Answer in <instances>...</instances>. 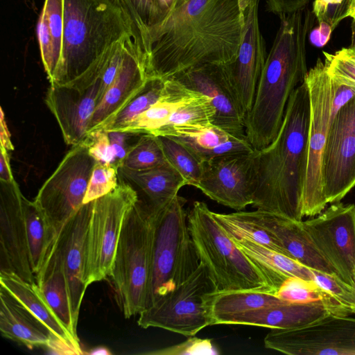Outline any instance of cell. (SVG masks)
Instances as JSON below:
<instances>
[{
  "mask_svg": "<svg viewBox=\"0 0 355 355\" xmlns=\"http://www.w3.org/2000/svg\"><path fill=\"white\" fill-rule=\"evenodd\" d=\"M118 171L119 177L138 187L153 207L166 205L178 195L182 187L187 185L183 176L168 162L143 171L123 167Z\"/></svg>",
  "mask_w": 355,
  "mask_h": 355,
  "instance_id": "28",
  "label": "cell"
},
{
  "mask_svg": "<svg viewBox=\"0 0 355 355\" xmlns=\"http://www.w3.org/2000/svg\"><path fill=\"white\" fill-rule=\"evenodd\" d=\"M99 78L83 92L68 86L50 85L45 103L56 119L64 142L71 146L85 139L99 90Z\"/></svg>",
  "mask_w": 355,
  "mask_h": 355,
  "instance_id": "19",
  "label": "cell"
},
{
  "mask_svg": "<svg viewBox=\"0 0 355 355\" xmlns=\"http://www.w3.org/2000/svg\"><path fill=\"white\" fill-rule=\"evenodd\" d=\"M96 162L84 141L72 146L39 189L33 202L55 242L64 225L83 205Z\"/></svg>",
  "mask_w": 355,
  "mask_h": 355,
  "instance_id": "9",
  "label": "cell"
},
{
  "mask_svg": "<svg viewBox=\"0 0 355 355\" xmlns=\"http://www.w3.org/2000/svg\"><path fill=\"white\" fill-rule=\"evenodd\" d=\"M305 80L310 97L308 163L303 193V216L313 217L328 204L323 187L322 156L331 121L332 82L319 58Z\"/></svg>",
  "mask_w": 355,
  "mask_h": 355,
  "instance_id": "10",
  "label": "cell"
},
{
  "mask_svg": "<svg viewBox=\"0 0 355 355\" xmlns=\"http://www.w3.org/2000/svg\"><path fill=\"white\" fill-rule=\"evenodd\" d=\"M168 162L157 136L140 135L128 151L121 167L143 171Z\"/></svg>",
  "mask_w": 355,
  "mask_h": 355,
  "instance_id": "37",
  "label": "cell"
},
{
  "mask_svg": "<svg viewBox=\"0 0 355 355\" xmlns=\"http://www.w3.org/2000/svg\"><path fill=\"white\" fill-rule=\"evenodd\" d=\"M84 142L87 146L89 154L96 162L104 164H114L115 155L107 132L103 130L90 132Z\"/></svg>",
  "mask_w": 355,
  "mask_h": 355,
  "instance_id": "45",
  "label": "cell"
},
{
  "mask_svg": "<svg viewBox=\"0 0 355 355\" xmlns=\"http://www.w3.org/2000/svg\"><path fill=\"white\" fill-rule=\"evenodd\" d=\"M255 213L260 223L277 239L287 256L311 269L336 275L315 245L304 227L302 220H292L259 209H256Z\"/></svg>",
  "mask_w": 355,
  "mask_h": 355,
  "instance_id": "23",
  "label": "cell"
},
{
  "mask_svg": "<svg viewBox=\"0 0 355 355\" xmlns=\"http://www.w3.org/2000/svg\"><path fill=\"white\" fill-rule=\"evenodd\" d=\"M275 294L279 298L288 302H322L332 314H350L330 293L313 281L296 277H288L282 284Z\"/></svg>",
  "mask_w": 355,
  "mask_h": 355,
  "instance_id": "34",
  "label": "cell"
},
{
  "mask_svg": "<svg viewBox=\"0 0 355 355\" xmlns=\"http://www.w3.org/2000/svg\"><path fill=\"white\" fill-rule=\"evenodd\" d=\"M0 271L35 282L29 259L23 197L18 184L0 182Z\"/></svg>",
  "mask_w": 355,
  "mask_h": 355,
  "instance_id": "17",
  "label": "cell"
},
{
  "mask_svg": "<svg viewBox=\"0 0 355 355\" xmlns=\"http://www.w3.org/2000/svg\"><path fill=\"white\" fill-rule=\"evenodd\" d=\"M119 178L112 191L93 201L86 241L87 286L110 277L125 218L139 200L133 187Z\"/></svg>",
  "mask_w": 355,
  "mask_h": 355,
  "instance_id": "8",
  "label": "cell"
},
{
  "mask_svg": "<svg viewBox=\"0 0 355 355\" xmlns=\"http://www.w3.org/2000/svg\"><path fill=\"white\" fill-rule=\"evenodd\" d=\"M187 223L197 255L214 291L275 293L260 268L236 244L203 202L195 201Z\"/></svg>",
  "mask_w": 355,
  "mask_h": 355,
  "instance_id": "5",
  "label": "cell"
},
{
  "mask_svg": "<svg viewBox=\"0 0 355 355\" xmlns=\"http://www.w3.org/2000/svg\"><path fill=\"white\" fill-rule=\"evenodd\" d=\"M107 132L115 155V160L113 165L119 168L122 166L128 151L135 143L129 144L128 142L135 134L119 131Z\"/></svg>",
  "mask_w": 355,
  "mask_h": 355,
  "instance_id": "46",
  "label": "cell"
},
{
  "mask_svg": "<svg viewBox=\"0 0 355 355\" xmlns=\"http://www.w3.org/2000/svg\"><path fill=\"white\" fill-rule=\"evenodd\" d=\"M118 168L112 164L96 162L83 200V205L112 191L119 183Z\"/></svg>",
  "mask_w": 355,
  "mask_h": 355,
  "instance_id": "41",
  "label": "cell"
},
{
  "mask_svg": "<svg viewBox=\"0 0 355 355\" xmlns=\"http://www.w3.org/2000/svg\"><path fill=\"white\" fill-rule=\"evenodd\" d=\"M332 82V101L331 109V119L349 100L355 97V89L342 84Z\"/></svg>",
  "mask_w": 355,
  "mask_h": 355,
  "instance_id": "47",
  "label": "cell"
},
{
  "mask_svg": "<svg viewBox=\"0 0 355 355\" xmlns=\"http://www.w3.org/2000/svg\"><path fill=\"white\" fill-rule=\"evenodd\" d=\"M8 151L1 146L0 155V182H13L15 181L12 175Z\"/></svg>",
  "mask_w": 355,
  "mask_h": 355,
  "instance_id": "50",
  "label": "cell"
},
{
  "mask_svg": "<svg viewBox=\"0 0 355 355\" xmlns=\"http://www.w3.org/2000/svg\"><path fill=\"white\" fill-rule=\"evenodd\" d=\"M125 11L130 19L135 42L143 52L148 30L162 21V16L156 0H120Z\"/></svg>",
  "mask_w": 355,
  "mask_h": 355,
  "instance_id": "38",
  "label": "cell"
},
{
  "mask_svg": "<svg viewBox=\"0 0 355 355\" xmlns=\"http://www.w3.org/2000/svg\"><path fill=\"white\" fill-rule=\"evenodd\" d=\"M146 354L159 355L218 354V352L211 340L190 336L187 340L178 345Z\"/></svg>",
  "mask_w": 355,
  "mask_h": 355,
  "instance_id": "44",
  "label": "cell"
},
{
  "mask_svg": "<svg viewBox=\"0 0 355 355\" xmlns=\"http://www.w3.org/2000/svg\"><path fill=\"white\" fill-rule=\"evenodd\" d=\"M311 280L330 293L348 312L355 314V288L345 283L336 274L312 269Z\"/></svg>",
  "mask_w": 355,
  "mask_h": 355,
  "instance_id": "42",
  "label": "cell"
},
{
  "mask_svg": "<svg viewBox=\"0 0 355 355\" xmlns=\"http://www.w3.org/2000/svg\"><path fill=\"white\" fill-rule=\"evenodd\" d=\"M35 282L58 319L71 335L78 339L62 252L57 240L49 252L41 269L35 275Z\"/></svg>",
  "mask_w": 355,
  "mask_h": 355,
  "instance_id": "26",
  "label": "cell"
},
{
  "mask_svg": "<svg viewBox=\"0 0 355 355\" xmlns=\"http://www.w3.org/2000/svg\"><path fill=\"white\" fill-rule=\"evenodd\" d=\"M309 122V91L304 80L290 96L275 138L253 151L252 205L256 209L302 220Z\"/></svg>",
  "mask_w": 355,
  "mask_h": 355,
  "instance_id": "2",
  "label": "cell"
},
{
  "mask_svg": "<svg viewBox=\"0 0 355 355\" xmlns=\"http://www.w3.org/2000/svg\"><path fill=\"white\" fill-rule=\"evenodd\" d=\"M310 0H266L270 11L279 17L305 8Z\"/></svg>",
  "mask_w": 355,
  "mask_h": 355,
  "instance_id": "48",
  "label": "cell"
},
{
  "mask_svg": "<svg viewBox=\"0 0 355 355\" xmlns=\"http://www.w3.org/2000/svg\"><path fill=\"white\" fill-rule=\"evenodd\" d=\"M248 0H188L146 35L148 77L168 79L196 66L234 60Z\"/></svg>",
  "mask_w": 355,
  "mask_h": 355,
  "instance_id": "1",
  "label": "cell"
},
{
  "mask_svg": "<svg viewBox=\"0 0 355 355\" xmlns=\"http://www.w3.org/2000/svg\"><path fill=\"white\" fill-rule=\"evenodd\" d=\"M188 0H156V3L164 20L173 11L184 4Z\"/></svg>",
  "mask_w": 355,
  "mask_h": 355,
  "instance_id": "52",
  "label": "cell"
},
{
  "mask_svg": "<svg viewBox=\"0 0 355 355\" xmlns=\"http://www.w3.org/2000/svg\"><path fill=\"white\" fill-rule=\"evenodd\" d=\"M153 135L167 136L176 140L201 162L254 150L247 139L235 137L214 124L170 127L160 129Z\"/></svg>",
  "mask_w": 355,
  "mask_h": 355,
  "instance_id": "22",
  "label": "cell"
},
{
  "mask_svg": "<svg viewBox=\"0 0 355 355\" xmlns=\"http://www.w3.org/2000/svg\"><path fill=\"white\" fill-rule=\"evenodd\" d=\"M157 137L168 162L183 176L187 185L197 188L202 176V162L176 140L164 135Z\"/></svg>",
  "mask_w": 355,
  "mask_h": 355,
  "instance_id": "36",
  "label": "cell"
},
{
  "mask_svg": "<svg viewBox=\"0 0 355 355\" xmlns=\"http://www.w3.org/2000/svg\"><path fill=\"white\" fill-rule=\"evenodd\" d=\"M234 241L260 268L275 293L288 277L312 281V269L293 258L248 241Z\"/></svg>",
  "mask_w": 355,
  "mask_h": 355,
  "instance_id": "31",
  "label": "cell"
},
{
  "mask_svg": "<svg viewBox=\"0 0 355 355\" xmlns=\"http://www.w3.org/2000/svg\"><path fill=\"white\" fill-rule=\"evenodd\" d=\"M213 215L232 239L248 241L286 254L277 239L260 223L255 211L230 214L213 211Z\"/></svg>",
  "mask_w": 355,
  "mask_h": 355,
  "instance_id": "32",
  "label": "cell"
},
{
  "mask_svg": "<svg viewBox=\"0 0 355 355\" xmlns=\"http://www.w3.org/2000/svg\"><path fill=\"white\" fill-rule=\"evenodd\" d=\"M92 206L93 201L83 205L64 225L57 239L62 252L73 318L76 325L87 287L85 281L86 241Z\"/></svg>",
  "mask_w": 355,
  "mask_h": 355,
  "instance_id": "20",
  "label": "cell"
},
{
  "mask_svg": "<svg viewBox=\"0 0 355 355\" xmlns=\"http://www.w3.org/2000/svg\"><path fill=\"white\" fill-rule=\"evenodd\" d=\"M352 0H313V13L318 23L324 21L334 29L345 18L349 17Z\"/></svg>",
  "mask_w": 355,
  "mask_h": 355,
  "instance_id": "43",
  "label": "cell"
},
{
  "mask_svg": "<svg viewBox=\"0 0 355 355\" xmlns=\"http://www.w3.org/2000/svg\"><path fill=\"white\" fill-rule=\"evenodd\" d=\"M284 302L275 293L261 291H211L204 302L211 325L231 315L272 306Z\"/></svg>",
  "mask_w": 355,
  "mask_h": 355,
  "instance_id": "30",
  "label": "cell"
},
{
  "mask_svg": "<svg viewBox=\"0 0 355 355\" xmlns=\"http://www.w3.org/2000/svg\"><path fill=\"white\" fill-rule=\"evenodd\" d=\"M164 85V79L148 77L143 89L100 130L106 132L121 130L160 98Z\"/></svg>",
  "mask_w": 355,
  "mask_h": 355,
  "instance_id": "35",
  "label": "cell"
},
{
  "mask_svg": "<svg viewBox=\"0 0 355 355\" xmlns=\"http://www.w3.org/2000/svg\"><path fill=\"white\" fill-rule=\"evenodd\" d=\"M200 94L175 78L165 79L164 88L160 98L119 132L153 135L166 124L170 116L178 107Z\"/></svg>",
  "mask_w": 355,
  "mask_h": 355,
  "instance_id": "29",
  "label": "cell"
},
{
  "mask_svg": "<svg viewBox=\"0 0 355 355\" xmlns=\"http://www.w3.org/2000/svg\"><path fill=\"white\" fill-rule=\"evenodd\" d=\"M0 285L55 337L71 346L77 354L83 353L79 340L71 335L52 311L36 282H28L12 272L0 271Z\"/></svg>",
  "mask_w": 355,
  "mask_h": 355,
  "instance_id": "27",
  "label": "cell"
},
{
  "mask_svg": "<svg viewBox=\"0 0 355 355\" xmlns=\"http://www.w3.org/2000/svg\"><path fill=\"white\" fill-rule=\"evenodd\" d=\"M133 26L120 0H64L61 60L50 85L75 87Z\"/></svg>",
  "mask_w": 355,
  "mask_h": 355,
  "instance_id": "4",
  "label": "cell"
},
{
  "mask_svg": "<svg viewBox=\"0 0 355 355\" xmlns=\"http://www.w3.org/2000/svg\"><path fill=\"white\" fill-rule=\"evenodd\" d=\"M214 116L215 110L210 99L200 94L195 98L178 107L170 116L166 124L160 129L175 126L213 124Z\"/></svg>",
  "mask_w": 355,
  "mask_h": 355,
  "instance_id": "39",
  "label": "cell"
},
{
  "mask_svg": "<svg viewBox=\"0 0 355 355\" xmlns=\"http://www.w3.org/2000/svg\"><path fill=\"white\" fill-rule=\"evenodd\" d=\"M332 27L324 21L318 23V26L309 32V40L311 43L317 47L324 46L329 41Z\"/></svg>",
  "mask_w": 355,
  "mask_h": 355,
  "instance_id": "49",
  "label": "cell"
},
{
  "mask_svg": "<svg viewBox=\"0 0 355 355\" xmlns=\"http://www.w3.org/2000/svg\"><path fill=\"white\" fill-rule=\"evenodd\" d=\"M302 224L337 276L355 288V205L333 203Z\"/></svg>",
  "mask_w": 355,
  "mask_h": 355,
  "instance_id": "13",
  "label": "cell"
},
{
  "mask_svg": "<svg viewBox=\"0 0 355 355\" xmlns=\"http://www.w3.org/2000/svg\"><path fill=\"white\" fill-rule=\"evenodd\" d=\"M205 266L197 269L169 294L139 313L138 325L158 327L185 336H193L210 326L205 306V295L213 291Z\"/></svg>",
  "mask_w": 355,
  "mask_h": 355,
  "instance_id": "11",
  "label": "cell"
},
{
  "mask_svg": "<svg viewBox=\"0 0 355 355\" xmlns=\"http://www.w3.org/2000/svg\"><path fill=\"white\" fill-rule=\"evenodd\" d=\"M153 231L152 209L139 200L125 218L110 275L125 318L146 307Z\"/></svg>",
  "mask_w": 355,
  "mask_h": 355,
  "instance_id": "7",
  "label": "cell"
},
{
  "mask_svg": "<svg viewBox=\"0 0 355 355\" xmlns=\"http://www.w3.org/2000/svg\"><path fill=\"white\" fill-rule=\"evenodd\" d=\"M352 28V42L350 48L355 51V21L353 20L351 25Z\"/></svg>",
  "mask_w": 355,
  "mask_h": 355,
  "instance_id": "54",
  "label": "cell"
},
{
  "mask_svg": "<svg viewBox=\"0 0 355 355\" xmlns=\"http://www.w3.org/2000/svg\"><path fill=\"white\" fill-rule=\"evenodd\" d=\"M263 344L289 355H355V318L328 313L300 327L271 329Z\"/></svg>",
  "mask_w": 355,
  "mask_h": 355,
  "instance_id": "12",
  "label": "cell"
},
{
  "mask_svg": "<svg viewBox=\"0 0 355 355\" xmlns=\"http://www.w3.org/2000/svg\"><path fill=\"white\" fill-rule=\"evenodd\" d=\"M322 173L328 203L340 202L355 186V97L330 121Z\"/></svg>",
  "mask_w": 355,
  "mask_h": 355,
  "instance_id": "14",
  "label": "cell"
},
{
  "mask_svg": "<svg viewBox=\"0 0 355 355\" xmlns=\"http://www.w3.org/2000/svg\"><path fill=\"white\" fill-rule=\"evenodd\" d=\"M0 331L11 340L32 349L47 347L55 336L3 286H0Z\"/></svg>",
  "mask_w": 355,
  "mask_h": 355,
  "instance_id": "25",
  "label": "cell"
},
{
  "mask_svg": "<svg viewBox=\"0 0 355 355\" xmlns=\"http://www.w3.org/2000/svg\"><path fill=\"white\" fill-rule=\"evenodd\" d=\"M171 78L210 99L215 110L214 125L235 137L247 139L245 114L230 87L223 64H200Z\"/></svg>",
  "mask_w": 355,
  "mask_h": 355,
  "instance_id": "18",
  "label": "cell"
},
{
  "mask_svg": "<svg viewBox=\"0 0 355 355\" xmlns=\"http://www.w3.org/2000/svg\"><path fill=\"white\" fill-rule=\"evenodd\" d=\"M0 114V142L1 146L6 148L8 151L14 150V146L11 141V136L9 132L3 108L1 107Z\"/></svg>",
  "mask_w": 355,
  "mask_h": 355,
  "instance_id": "51",
  "label": "cell"
},
{
  "mask_svg": "<svg viewBox=\"0 0 355 355\" xmlns=\"http://www.w3.org/2000/svg\"><path fill=\"white\" fill-rule=\"evenodd\" d=\"M198 189L208 198L237 211L252 204L253 151L218 157L202 162Z\"/></svg>",
  "mask_w": 355,
  "mask_h": 355,
  "instance_id": "15",
  "label": "cell"
},
{
  "mask_svg": "<svg viewBox=\"0 0 355 355\" xmlns=\"http://www.w3.org/2000/svg\"><path fill=\"white\" fill-rule=\"evenodd\" d=\"M331 313L322 302L292 303L284 301L264 308L227 317L218 324H241L270 329H292L308 324Z\"/></svg>",
  "mask_w": 355,
  "mask_h": 355,
  "instance_id": "24",
  "label": "cell"
},
{
  "mask_svg": "<svg viewBox=\"0 0 355 355\" xmlns=\"http://www.w3.org/2000/svg\"><path fill=\"white\" fill-rule=\"evenodd\" d=\"M281 22L245 114V136L254 150L277 136L294 90L307 75L306 37L313 19L306 8L280 16Z\"/></svg>",
  "mask_w": 355,
  "mask_h": 355,
  "instance_id": "3",
  "label": "cell"
},
{
  "mask_svg": "<svg viewBox=\"0 0 355 355\" xmlns=\"http://www.w3.org/2000/svg\"><path fill=\"white\" fill-rule=\"evenodd\" d=\"M86 354L89 355H110L112 354V352L107 347L101 346L91 349Z\"/></svg>",
  "mask_w": 355,
  "mask_h": 355,
  "instance_id": "53",
  "label": "cell"
},
{
  "mask_svg": "<svg viewBox=\"0 0 355 355\" xmlns=\"http://www.w3.org/2000/svg\"><path fill=\"white\" fill-rule=\"evenodd\" d=\"M349 17H351L353 20L355 21V0H352L350 10H349Z\"/></svg>",
  "mask_w": 355,
  "mask_h": 355,
  "instance_id": "55",
  "label": "cell"
},
{
  "mask_svg": "<svg viewBox=\"0 0 355 355\" xmlns=\"http://www.w3.org/2000/svg\"><path fill=\"white\" fill-rule=\"evenodd\" d=\"M323 53L327 71L331 80L355 89V51L349 47L334 53Z\"/></svg>",
  "mask_w": 355,
  "mask_h": 355,
  "instance_id": "40",
  "label": "cell"
},
{
  "mask_svg": "<svg viewBox=\"0 0 355 355\" xmlns=\"http://www.w3.org/2000/svg\"><path fill=\"white\" fill-rule=\"evenodd\" d=\"M148 79L144 54L134 41L116 78L96 105L87 134L102 129L143 89Z\"/></svg>",
  "mask_w": 355,
  "mask_h": 355,
  "instance_id": "21",
  "label": "cell"
},
{
  "mask_svg": "<svg viewBox=\"0 0 355 355\" xmlns=\"http://www.w3.org/2000/svg\"><path fill=\"white\" fill-rule=\"evenodd\" d=\"M259 0H248L241 42L234 60L223 64L224 70L243 112L252 105L266 59L264 40L260 31Z\"/></svg>",
  "mask_w": 355,
  "mask_h": 355,
  "instance_id": "16",
  "label": "cell"
},
{
  "mask_svg": "<svg viewBox=\"0 0 355 355\" xmlns=\"http://www.w3.org/2000/svg\"><path fill=\"white\" fill-rule=\"evenodd\" d=\"M30 263L35 276L55 243L42 214L33 201L23 197Z\"/></svg>",
  "mask_w": 355,
  "mask_h": 355,
  "instance_id": "33",
  "label": "cell"
},
{
  "mask_svg": "<svg viewBox=\"0 0 355 355\" xmlns=\"http://www.w3.org/2000/svg\"><path fill=\"white\" fill-rule=\"evenodd\" d=\"M187 200L177 196L153 207L151 272L146 307L171 293L200 264L187 223Z\"/></svg>",
  "mask_w": 355,
  "mask_h": 355,
  "instance_id": "6",
  "label": "cell"
}]
</instances>
